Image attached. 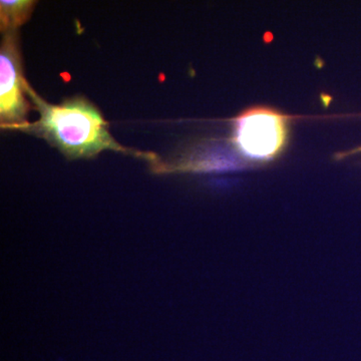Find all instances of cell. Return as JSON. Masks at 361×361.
I'll return each mask as SVG.
<instances>
[{
	"label": "cell",
	"mask_w": 361,
	"mask_h": 361,
	"mask_svg": "<svg viewBox=\"0 0 361 361\" xmlns=\"http://www.w3.org/2000/svg\"><path fill=\"white\" fill-rule=\"evenodd\" d=\"M26 97L39 111V118L20 130L44 137L68 158H92L104 151L121 152L149 161L156 155L126 148L111 137L101 111L85 97H75L61 104L45 102L25 82Z\"/></svg>",
	"instance_id": "obj_1"
},
{
	"label": "cell",
	"mask_w": 361,
	"mask_h": 361,
	"mask_svg": "<svg viewBox=\"0 0 361 361\" xmlns=\"http://www.w3.org/2000/svg\"><path fill=\"white\" fill-rule=\"evenodd\" d=\"M361 153V147H358V148L349 149V151L342 152V153L337 154V158H348V157L356 155V154Z\"/></svg>",
	"instance_id": "obj_5"
},
{
	"label": "cell",
	"mask_w": 361,
	"mask_h": 361,
	"mask_svg": "<svg viewBox=\"0 0 361 361\" xmlns=\"http://www.w3.org/2000/svg\"><path fill=\"white\" fill-rule=\"evenodd\" d=\"M18 32H4L0 49V118L1 127L20 130L27 123L30 103L26 101Z\"/></svg>",
	"instance_id": "obj_3"
},
{
	"label": "cell",
	"mask_w": 361,
	"mask_h": 361,
	"mask_svg": "<svg viewBox=\"0 0 361 361\" xmlns=\"http://www.w3.org/2000/svg\"><path fill=\"white\" fill-rule=\"evenodd\" d=\"M35 1L30 0H1L0 1V23L1 32H16L18 28L30 18Z\"/></svg>",
	"instance_id": "obj_4"
},
{
	"label": "cell",
	"mask_w": 361,
	"mask_h": 361,
	"mask_svg": "<svg viewBox=\"0 0 361 361\" xmlns=\"http://www.w3.org/2000/svg\"><path fill=\"white\" fill-rule=\"evenodd\" d=\"M289 123L290 116L279 111L254 106L233 120L232 142L247 159L271 161L286 147Z\"/></svg>",
	"instance_id": "obj_2"
}]
</instances>
